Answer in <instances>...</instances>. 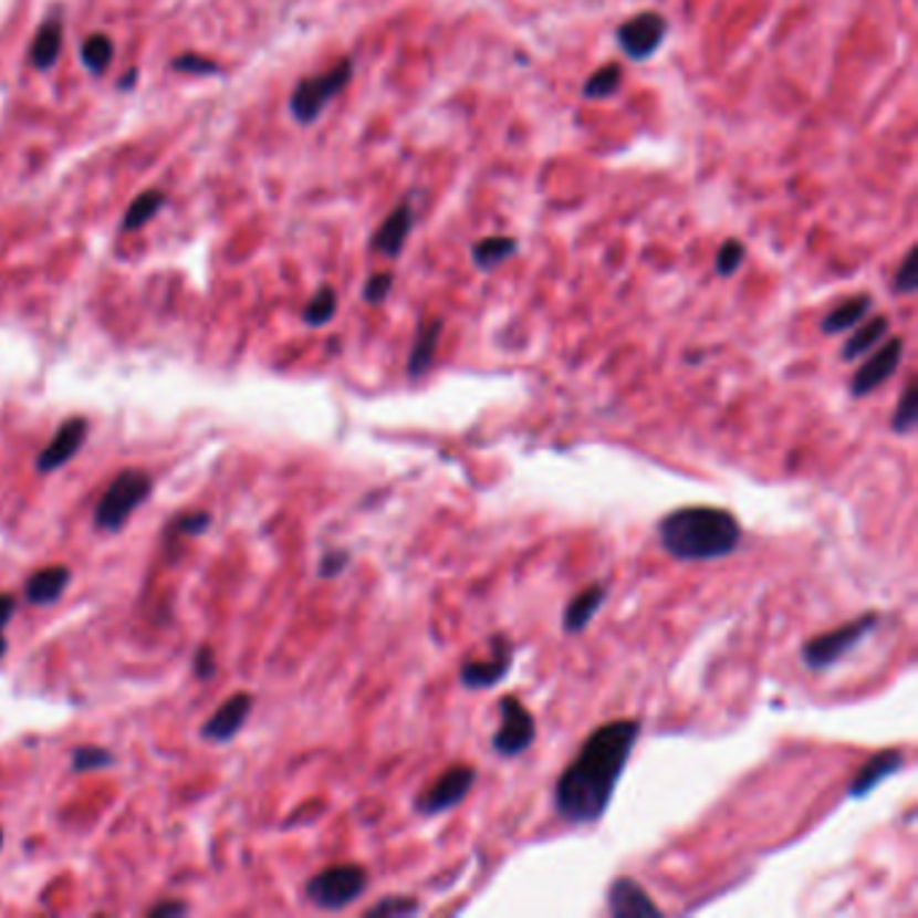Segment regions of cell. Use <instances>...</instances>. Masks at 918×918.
Here are the masks:
<instances>
[{"label": "cell", "mask_w": 918, "mask_h": 918, "mask_svg": "<svg viewBox=\"0 0 918 918\" xmlns=\"http://www.w3.org/2000/svg\"><path fill=\"white\" fill-rule=\"evenodd\" d=\"M638 736V719H614L585 738L555 784V811L563 822L580 827L604 818Z\"/></svg>", "instance_id": "6da1fadb"}, {"label": "cell", "mask_w": 918, "mask_h": 918, "mask_svg": "<svg viewBox=\"0 0 918 918\" xmlns=\"http://www.w3.org/2000/svg\"><path fill=\"white\" fill-rule=\"evenodd\" d=\"M663 550L676 561H719L741 547L738 518L722 507H679L657 523Z\"/></svg>", "instance_id": "7a4b0ae2"}, {"label": "cell", "mask_w": 918, "mask_h": 918, "mask_svg": "<svg viewBox=\"0 0 918 918\" xmlns=\"http://www.w3.org/2000/svg\"><path fill=\"white\" fill-rule=\"evenodd\" d=\"M154 480L148 477V471L140 469H124L111 480V486L105 488L95 507V525L101 531H119L133 512L138 510L140 504L152 495Z\"/></svg>", "instance_id": "3957f363"}, {"label": "cell", "mask_w": 918, "mask_h": 918, "mask_svg": "<svg viewBox=\"0 0 918 918\" xmlns=\"http://www.w3.org/2000/svg\"><path fill=\"white\" fill-rule=\"evenodd\" d=\"M369 873L356 862L332 865L307 880L305 895L321 910H343L367 891Z\"/></svg>", "instance_id": "277c9868"}, {"label": "cell", "mask_w": 918, "mask_h": 918, "mask_svg": "<svg viewBox=\"0 0 918 918\" xmlns=\"http://www.w3.org/2000/svg\"><path fill=\"white\" fill-rule=\"evenodd\" d=\"M878 625V614L867 612L862 617L852 619V623H843L841 628L822 633V636L809 638L800 649V657H803L805 668L811 671H824V668L835 666L841 657H846L854 647H859L865 641V636Z\"/></svg>", "instance_id": "5b68a950"}, {"label": "cell", "mask_w": 918, "mask_h": 918, "mask_svg": "<svg viewBox=\"0 0 918 918\" xmlns=\"http://www.w3.org/2000/svg\"><path fill=\"white\" fill-rule=\"evenodd\" d=\"M353 76V62L340 60L332 71L321 73V76H310L305 82L296 84L294 95H291V114H294L296 122L310 124L324 114V108L340 92L345 90V84L351 82Z\"/></svg>", "instance_id": "8992f818"}, {"label": "cell", "mask_w": 918, "mask_h": 918, "mask_svg": "<svg viewBox=\"0 0 918 918\" xmlns=\"http://www.w3.org/2000/svg\"><path fill=\"white\" fill-rule=\"evenodd\" d=\"M536 741V719L514 695H504L499 700V728H495L490 747L499 757H520L529 752Z\"/></svg>", "instance_id": "52a82bcc"}, {"label": "cell", "mask_w": 918, "mask_h": 918, "mask_svg": "<svg viewBox=\"0 0 918 918\" xmlns=\"http://www.w3.org/2000/svg\"><path fill=\"white\" fill-rule=\"evenodd\" d=\"M477 781V768L474 765H452L450 771H445L437 781L424 792L418 800H415V811L424 816H437L445 814V811H452L456 805H461L467 795L471 792Z\"/></svg>", "instance_id": "ba28073f"}, {"label": "cell", "mask_w": 918, "mask_h": 918, "mask_svg": "<svg viewBox=\"0 0 918 918\" xmlns=\"http://www.w3.org/2000/svg\"><path fill=\"white\" fill-rule=\"evenodd\" d=\"M512 668V644L510 638L493 636L490 638L488 660H469L463 663L458 679L467 690H488L495 687Z\"/></svg>", "instance_id": "9c48e42d"}, {"label": "cell", "mask_w": 918, "mask_h": 918, "mask_svg": "<svg viewBox=\"0 0 918 918\" xmlns=\"http://www.w3.org/2000/svg\"><path fill=\"white\" fill-rule=\"evenodd\" d=\"M903 351H905L903 337L886 340V343L880 345L857 372H854L852 394L857 396V399H862V396L873 394V390L884 386V383L897 372L899 362H903Z\"/></svg>", "instance_id": "30bf717a"}, {"label": "cell", "mask_w": 918, "mask_h": 918, "mask_svg": "<svg viewBox=\"0 0 918 918\" xmlns=\"http://www.w3.org/2000/svg\"><path fill=\"white\" fill-rule=\"evenodd\" d=\"M666 17L655 14V11H644V14L630 17V20L617 30V39L633 60H647L653 58L657 46L666 39Z\"/></svg>", "instance_id": "8fae6325"}, {"label": "cell", "mask_w": 918, "mask_h": 918, "mask_svg": "<svg viewBox=\"0 0 918 918\" xmlns=\"http://www.w3.org/2000/svg\"><path fill=\"white\" fill-rule=\"evenodd\" d=\"M86 434H90V424H86V418H82V415L62 420V426L52 437V442H49L46 448L39 452V458H35V469H39L41 474H52V471L65 467V463L82 450Z\"/></svg>", "instance_id": "7c38bea8"}, {"label": "cell", "mask_w": 918, "mask_h": 918, "mask_svg": "<svg viewBox=\"0 0 918 918\" xmlns=\"http://www.w3.org/2000/svg\"><path fill=\"white\" fill-rule=\"evenodd\" d=\"M251 709H253L251 692L229 695L225 703H221L213 714L205 719L200 736L205 738V741H213V743L232 741V738L243 730L248 717H251Z\"/></svg>", "instance_id": "4fadbf2b"}, {"label": "cell", "mask_w": 918, "mask_h": 918, "mask_svg": "<svg viewBox=\"0 0 918 918\" xmlns=\"http://www.w3.org/2000/svg\"><path fill=\"white\" fill-rule=\"evenodd\" d=\"M606 908L614 918H644V916H663L660 905L647 895L638 880L633 878H617L609 886L606 895Z\"/></svg>", "instance_id": "5bb4252c"}, {"label": "cell", "mask_w": 918, "mask_h": 918, "mask_svg": "<svg viewBox=\"0 0 918 918\" xmlns=\"http://www.w3.org/2000/svg\"><path fill=\"white\" fill-rule=\"evenodd\" d=\"M903 765H905L903 749H884V752L873 754L870 760L862 765L857 779L848 784V797H867L870 792H876V786L884 784L889 775L903 771Z\"/></svg>", "instance_id": "9a60e30c"}, {"label": "cell", "mask_w": 918, "mask_h": 918, "mask_svg": "<svg viewBox=\"0 0 918 918\" xmlns=\"http://www.w3.org/2000/svg\"><path fill=\"white\" fill-rule=\"evenodd\" d=\"M606 595H609V587L604 582H595V585H587L585 591L576 593L563 609V630L568 636L585 630L595 619V614L601 612V606L606 604Z\"/></svg>", "instance_id": "2e32d148"}, {"label": "cell", "mask_w": 918, "mask_h": 918, "mask_svg": "<svg viewBox=\"0 0 918 918\" xmlns=\"http://www.w3.org/2000/svg\"><path fill=\"white\" fill-rule=\"evenodd\" d=\"M67 582H71V568L67 566L39 568V572L30 574V580L24 582V601L33 606L54 604L62 591L67 587Z\"/></svg>", "instance_id": "e0dca14e"}, {"label": "cell", "mask_w": 918, "mask_h": 918, "mask_svg": "<svg viewBox=\"0 0 918 918\" xmlns=\"http://www.w3.org/2000/svg\"><path fill=\"white\" fill-rule=\"evenodd\" d=\"M409 229H413V210H409V205H399L377 229L372 246H375V251L386 253L390 259L399 257L409 238Z\"/></svg>", "instance_id": "ac0fdd59"}, {"label": "cell", "mask_w": 918, "mask_h": 918, "mask_svg": "<svg viewBox=\"0 0 918 918\" xmlns=\"http://www.w3.org/2000/svg\"><path fill=\"white\" fill-rule=\"evenodd\" d=\"M439 337H442V321L439 319L426 321V324L418 328V337H415V345H413V351H409V362H407L409 377H420L429 372L434 356H437Z\"/></svg>", "instance_id": "d6986e66"}, {"label": "cell", "mask_w": 918, "mask_h": 918, "mask_svg": "<svg viewBox=\"0 0 918 918\" xmlns=\"http://www.w3.org/2000/svg\"><path fill=\"white\" fill-rule=\"evenodd\" d=\"M870 307H873V300L867 294L852 296V300H846L843 305H837L833 313H827V319L822 321V332L824 334L848 332V328L857 326L859 321L870 313Z\"/></svg>", "instance_id": "ffe728a7"}, {"label": "cell", "mask_w": 918, "mask_h": 918, "mask_svg": "<svg viewBox=\"0 0 918 918\" xmlns=\"http://www.w3.org/2000/svg\"><path fill=\"white\" fill-rule=\"evenodd\" d=\"M62 52V24L58 20H49L41 24L39 35L33 39V49H30V62L39 71H46L58 62Z\"/></svg>", "instance_id": "44dd1931"}, {"label": "cell", "mask_w": 918, "mask_h": 918, "mask_svg": "<svg viewBox=\"0 0 918 918\" xmlns=\"http://www.w3.org/2000/svg\"><path fill=\"white\" fill-rule=\"evenodd\" d=\"M886 332H889V319H886V315L867 321V324L859 326L857 332L848 337V343L843 345V362H854V358L876 351V345L886 337Z\"/></svg>", "instance_id": "7402d4cb"}, {"label": "cell", "mask_w": 918, "mask_h": 918, "mask_svg": "<svg viewBox=\"0 0 918 918\" xmlns=\"http://www.w3.org/2000/svg\"><path fill=\"white\" fill-rule=\"evenodd\" d=\"M163 205H165L163 191H146V195H140L138 200L129 205L127 213H124V229L146 227L148 221H152L154 216L163 210Z\"/></svg>", "instance_id": "603a6c76"}, {"label": "cell", "mask_w": 918, "mask_h": 918, "mask_svg": "<svg viewBox=\"0 0 918 918\" xmlns=\"http://www.w3.org/2000/svg\"><path fill=\"white\" fill-rule=\"evenodd\" d=\"M918 424V396H916V380L905 383L899 405L891 415V431L895 434H910Z\"/></svg>", "instance_id": "cb8c5ba5"}, {"label": "cell", "mask_w": 918, "mask_h": 918, "mask_svg": "<svg viewBox=\"0 0 918 918\" xmlns=\"http://www.w3.org/2000/svg\"><path fill=\"white\" fill-rule=\"evenodd\" d=\"M514 243L512 238H486L480 240V243L474 246V264L480 267V270H490V267L501 264L507 257H512Z\"/></svg>", "instance_id": "d4e9b609"}, {"label": "cell", "mask_w": 918, "mask_h": 918, "mask_svg": "<svg viewBox=\"0 0 918 918\" xmlns=\"http://www.w3.org/2000/svg\"><path fill=\"white\" fill-rule=\"evenodd\" d=\"M334 313H337V294H334V289L324 286L315 291L313 300L307 302L302 319H305L307 326H326L334 319Z\"/></svg>", "instance_id": "484cf974"}, {"label": "cell", "mask_w": 918, "mask_h": 918, "mask_svg": "<svg viewBox=\"0 0 918 918\" xmlns=\"http://www.w3.org/2000/svg\"><path fill=\"white\" fill-rule=\"evenodd\" d=\"M111 60H114V43H111L108 35L95 33L84 41L82 62L92 73H103Z\"/></svg>", "instance_id": "4316f807"}, {"label": "cell", "mask_w": 918, "mask_h": 918, "mask_svg": "<svg viewBox=\"0 0 918 918\" xmlns=\"http://www.w3.org/2000/svg\"><path fill=\"white\" fill-rule=\"evenodd\" d=\"M116 762V757L103 747H76L71 757L73 773H90V771H103V768H111Z\"/></svg>", "instance_id": "83f0119b"}, {"label": "cell", "mask_w": 918, "mask_h": 918, "mask_svg": "<svg viewBox=\"0 0 918 918\" xmlns=\"http://www.w3.org/2000/svg\"><path fill=\"white\" fill-rule=\"evenodd\" d=\"M415 914H420L418 899L399 897V895L383 897L380 903H375L372 908H367L369 918H407V916H415Z\"/></svg>", "instance_id": "f1b7e54d"}, {"label": "cell", "mask_w": 918, "mask_h": 918, "mask_svg": "<svg viewBox=\"0 0 918 918\" xmlns=\"http://www.w3.org/2000/svg\"><path fill=\"white\" fill-rule=\"evenodd\" d=\"M619 82H623V67L606 65V67H601L598 73H593L591 79H587L585 95L587 97H609V95H614V92H617Z\"/></svg>", "instance_id": "f546056e"}, {"label": "cell", "mask_w": 918, "mask_h": 918, "mask_svg": "<svg viewBox=\"0 0 918 918\" xmlns=\"http://www.w3.org/2000/svg\"><path fill=\"white\" fill-rule=\"evenodd\" d=\"M210 514L208 512H186V514H178L176 520L170 523V533H176V536H200V533L208 531L210 525Z\"/></svg>", "instance_id": "4dcf8cb0"}, {"label": "cell", "mask_w": 918, "mask_h": 918, "mask_svg": "<svg viewBox=\"0 0 918 918\" xmlns=\"http://www.w3.org/2000/svg\"><path fill=\"white\" fill-rule=\"evenodd\" d=\"M916 248H910L908 257L903 259V264H899L897 275H895V291L897 294H914L916 286H918V272H916Z\"/></svg>", "instance_id": "1f68e13d"}, {"label": "cell", "mask_w": 918, "mask_h": 918, "mask_svg": "<svg viewBox=\"0 0 918 918\" xmlns=\"http://www.w3.org/2000/svg\"><path fill=\"white\" fill-rule=\"evenodd\" d=\"M743 246L738 243V240H728L722 248H719L717 253V272L719 275H733V272L741 267L743 262Z\"/></svg>", "instance_id": "d6a6232c"}, {"label": "cell", "mask_w": 918, "mask_h": 918, "mask_svg": "<svg viewBox=\"0 0 918 918\" xmlns=\"http://www.w3.org/2000/svg\"><path fill=\"white\" fill-rule=\"evenodd\" d=\"M347 563H351V552H347V550H332V552H326L324 557H321L319 574L324 576V580H334V576H340L345 572Z\"/></svg>", "instance_id": "836d02e7"}, {"label": "cell", "mask_w": 918, "mask_h": 918, "mask_svg": "<svg viewBox=\"0 0 918 918\" xmlns=\"http://www.w3.org/2000/svg\"><path fill=\"white\" fill-rule=\"evenodd\" d=\"M390 283H394L390 272L372 275L367 289H364V300H367L369 305H383V302H386V296L390 294Z\"/></svg>", "instance_id": "e575fe53"}, {"label": "cell", "mask_w": 918, "mask_h": 918, "mask_svg": "<svg viewBox=\"0 0 918 918\" xmlns=\"http://www.w3.org/2000/svg\"><path fill=\"white\" fill-rule=\"evenodd\" d=\"M173 71L200 73V76H208V73H219V65H216L213 60L197 58V54H184V58L173 60Z\"/></svg>", "instance_id": "d590c367"}, {"label": "cell", "mask_w": 918, "mask_h": 918, "mask_svg": "<svg viewBox=\"0 0 918 918\" xmlns=\"http://www.w3.org/2000/svg\"><path fill=\"white\" fill-rule=\"evenodd\" d=\"M191 668H195V676L200 681L213 679V676H216V655H213V647H208V644H202V647H197L195 663H191Z\"/></svg>", "instance_id": "8d00e7d4"}, {"label": "cell", "mask_w": 918, "mask_h": 918, "mask_svg": "<svg viewBox=\"0 0 918 918\" xmlns=\"http://www.w3.org/2000/svg\"><path fill=\"white\" fill-rule=\"evenodd\" d=\"M14 612H17V598H14V595L0 593V657L9 653V644H6L3 630H6V625L11 623V617H14Z\"/></svg>", "instance_id": "74e56055"}, {"label": "cell", "mask_w": 918, "mask_h": 918, "mask_svg": "<svg viewBox=\"0 0 918 918\" xmlns=\"http://www.w3.org/2000/svg\"><path fill=\"white\" fill-rule=\"evenodd\" d=\"M186 914H189V905L176 903V899H165V903L154 905V908L146 910L148 918H176V916H186Z\"/></svg>", "instance_id": "f35d334b"}, {"label": "cell", "mask_w": 918, "mask_h": 918, "mask_svg": "<svg viewBox=\"0 0 918 918\" xmlns=\"http://www.w3.org/2000/svg\"><path fill=\"white\" fill-rule=\"evenodd\" d=\"M0 846H3V830H0Z\"/></svg>", "instance_id": "ab89813d"}]
</instances>
